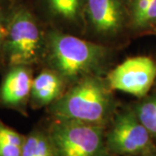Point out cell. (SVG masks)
<instances>
[{
  "label": "cell",
  "mask_w": 156,
  "mask_h": 156,
  "mask_svg": "<svg viewBox=\"0 0 156 156\" xmlns=\"http://www.w3.org/2000/svg\"><path fill=\"white\" fill-rule=\"evenodd\" d=\"M108 87L95 75L85 76L50 105V113L55 119L107 127L114 112V100Z\"/></svg>",
  "instance_id": "obj_1"
},
{
  "label": "cell",
  "mask_w": 156,
  "mask_h": 156,
  "mask_svg": "<svg viewBox=\"0 0 156 156\" xmlns=\"http://www.w3.org/2000/svg\"><path fill=\"white\" fill-rule=\"evenodd\" d=\"M46 51L51 69L72 83L93 76L103 66L108 53L101 45L58 30L48 35Z\"/></svg>",
  "instance_id": "obj_2"
},
{
  "label": "cell",
  "mask_w": 156,
  "mask_h": 156,
  "mask_svg": "<svg viewBox=\"0 0 156 156\" xmlns=\"http://www.w3.org/2000/svg\"><path fill=\"white\" fill-rule=\"evenodd\" d=\"M46 52V37L34 11L21 1L12 8L3 46L2 63L6 67L31 66Z\"/></svg>",
  "instance_id": "obj_3"
},
{
  "label": "cell",
  "mask_w": 156,
  "mask_h": 156,
  "mask_svg": "<svg viewBox=\"0 0 156 156\" xmlns=\"http://www.w3.org/2000/svg\"><path fill=\"white\" fill-rule=\"evenodd\" d=\"M47 130L56 156H110L106 127L54 118Z\"/></svg>",
  "instance_id": "obj_4"
},
{
  "label": "cell",
  "mask_w": 156,
  "mask_h": 156,
  "mask_svg": "<svg viewBox=\"0 0 156 156\" xmlns=\"http://www.w3.org/2000/svg\"><path fill=\"white\" fill-rule=\"evenodd\" d=\"M105 132L110 156H147L155 150L153 137L134 110H124L112 118Z\"/></svg>",
  "instance_id": "obj_5"
},
{
  "label": "cell",
  "mask_w": 156,
  "mask_h": 156,
  "mask_svg": "<svg viewBox=\"0 0 156 156\" xmlns=\"http://www.w3.org/2000/svg\"><path fill=\"white\" fill-rule=\"evenodd\" d=\"M156 78V64L147 56H134L115 68L108 75L109 88L137 97L149 91Z\"/></svg>",
  "instance_id": "obj_6"
},
{
  "label": "cell",
  "mask_w": 156,
  "mask_h": 156,
  "mask_svg": "<svg viewBox=\"0 0 156 156\" xmlns=\"http://www.w3.org/2000/svg\"><path fill=\"white\" fill-rule=\"evenodd\" d=\"M84 18L97 35L115 36L129 19V0H86Z\"/></svg>",
  "instance_id": "obj_7"
},
{
  "label": "cell",
  "mask_w": 156,
  "mask_h": 156,
  "mask_svg": "<svg viewBox=\"0 0 156 156\" xmlns=\"http://www.w3.org/2000/svg\"><path fill=\"white\" fill-rule=\"evenodd\" d=\"M32 81L30 66L7 68L0 83V105L24 114L30 102Z\"/></svg>",
  "instance_id": "obj_8"
},
{
  "label": "cell",
  "mask_w": 156,
  "mask_h": 156,
  "mask_svg": "<svg viewBox=\"0 0 156 156\" xmlns=\"http://www.w3.org/2000/svg\"><path fill=\"white\" fill-rule=\"evenodd\" d=\"M64 79L51 69H44L33 78L30 103L33 108L51 105L62 94Z\"/></svg>",
  "instance_id": "obj_9"
},
{
  "label": "cell",
  "mask_w": 156,
  "mask_h": 156,
  "mask_svg": "<svg viewBox=\"0 0 156 156\" xmlns=\"http://www.w3.org/2000/svg\"><path fill=\"white\" fill-rule=\"evenodd\" d=\"M86 0H40L45 11L53 19L78 24L84 18Z\"/></svg>",
  "instance_id": "obj_10"
},
{
  "label": "cell",
  "mask_w": 156,
  "mask_h": 156,
  "mask_svg": "<svg viewBox=\"0 0 156 156\" xmlns=\"http://www.w3.org/2000/svg\"><path fill=\"white\" fill-rule=\"evenodd\" d=\"M21 156H56L48 130L35 128L24 135Z\"/></svg>",
  "instance_id": "obj_11"
},
{
  "label": "cell",
  "mask_w": 156,
  "mask_h": 156,
  "mask_svg": "<svg viewBox=\"0 0 156 156\" xmlns=\"http://www.w3.org/2000/svg\"><path fill=\"white\" fill-rule=\"evenodd\" d=\"M129 20L136 29L156 23V0H129Z\"/></svg>",
  "instance_id": "obj_12"
},
{
  "label": "cell",
  "mask_w": 156,
  "mask_h": 156,
  "mask_svg": "<svg viewBox=\"0 0 156 156\" xmlns=\"http://www.w3.org/2000/svg\"><path fill=\"white\" fill-rule=\"evenodd\" d=\"M24 135L0 120V156H21Z\"/></svg>",
  "instance_id": "obj_13"
},
{
  "label": "cell",
  "mask_w": 156,
  "mask_h": 156,
  "mask_svg": "<svg viewBox=\"0 0 156 156\" xmlns=\"http://www.w3.org/2000/svg\"><path fill=\"white\" fill-rule=\"evenodd\" d=\"M134 113L153 138H156V95L150 96L134 108Z\"/></svg>",
  "instance_id": "obj_14"
},
{
  "label": "cell",
  "mask_w": 156,
  "mask_h": 156,
  "mask_svg": "<svg viewBox=\"0 0 156 156\" xmlns=\"http://www.w3.org/2000/svg\"><path fill=\"white\" fill-rule=\"evenodd\" d=\"M15 3L16 1L14 0H0V63H2L3 46L5 39L8 23Z\"/></svg>",
  "instance_id": "obj_15"
},
{
  "label": "cell",
  "mask_w": 156,
  "mask_h": 156,
  "mask_svg": "<svg viewBox=\"0 0 156 156\" xmlns=\"http://www.w3.org/2000/svg\"><path fill=\"white\" fill-rule=\"evenodd\" d=\"M147 156H156V150H154L153 153H151L150 154H148Z\"/></svg>",
  "instance_id": "obj_16"
},
{
  "label": "cell",
  "mask_w": 156,
  "mask_h": 156,
  "mask_svg": "<svg viewBox=\"0 0 156 156\" xmlns=\"http://www.w3.org/2000/svg\"><path fill=\"white\" fill-rule=\"evenodd\" d=\"M14 1H16V2H18V1H20V0H14Z\"/></svg>",
  "instance_id": "obj_17"
}]
</instances>
